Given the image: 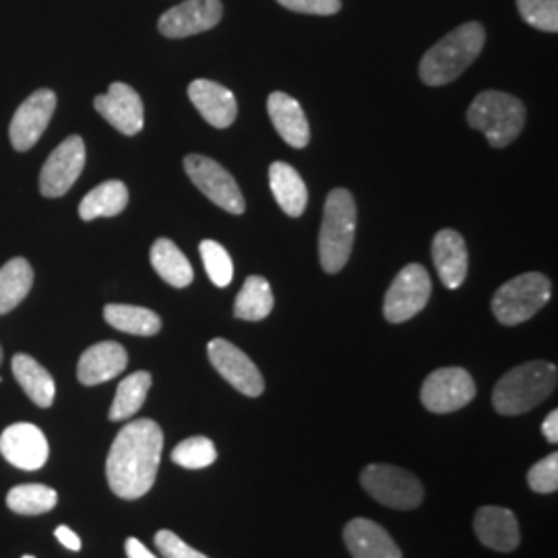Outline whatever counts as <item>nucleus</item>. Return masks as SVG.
Here are the masks:
<instances>
[{
	"label": "nucleus",
	"mask_w": 558,
	"mask_h": 558,
	"mask_svg": "<svg viewBox=\"0 0 558 558\" xmlns=\"http://www.w3.org/2000/svg\"><path fill=\"white\" fill-rule=\"evenodd\" d=\"M281 7L304 15H336L341 9V0H278Z\"/></svg>",
	"instance_id": "37"
},
{
	"label": "nucleus",
	"mask_w": 558,
	"mask_h": 558,
	"mask_svg": "<svg viewBox=\"0 0 558 558\" xmlns=\"http://www.w3.org/2000/svg\"><path fill=\"white\" fill-rule=\"evenodd\" d=\"M59 495L44 484H20L9 490L7 507L20 515H41L57 507Z\"/></svg>",
	"instance_id": "31"
},
{
	"label": "nucleus",
	"mask_w": 558,
	"mask_h": 558,
	"mask_svg": "<svg viewBox=\"0 0 558 558\" xmlns=\"http://www.w3.org/2000/svg\"><path fill=\"white\" fill-rule=\"evenodd\" d=\"M201 259L205 265V271L209 279L218 286L226 288L234 278V265L228 255V251L216 240H203L199 244Z\"/></svg>",
	"instance_id": "33"
},
{
	"label": "nucleus",
	"mask_w": 558,
	"mask_h": 558,
	"mask_svg": "<svg viewBox=\"0 0 558 558\" xmlns=\"http://www.w3.org/2000/svg\"><path fill=\"white\" fill-rule=\"evenodd\" d=\"M54 110H57V94L52 89L34 92L21 104L15 117L11 120V126H9L11 145L17 151H29L48 129L50 120L54 117Z\"/></svg>",
	"instance_id": "13"
},
{
	"label": "nucleus",
	"mask_w": 558,
	"mask_h": 558,
	"mask_svg": "<svg viewBox=\"0 0 558 558\" xmlns=\"http://www.w3.org/2000/svg\"><path fill=\"white\" fill-rule=\"evenodd\" d=\"M267 112L274 122L279 137L286 141L290 147L302 149L311 141L308 120L299 101L283 92H274L267 100Z\"/></svg>",
	"instance_id": "21"
},
{
	"label": "nucleus",
	"mask_w": 558,
	"mask_h": 558,
	"mask_svg": "<svg viewBox=\"0 0 558 558\" xmlns=\"http://www.w3.org/2000/svg\"><path fill=\"white\" fill-rule=\"evenodd\" d=\"M430 292H433L430 276L422 265L412 263L403 267L387 290L385 304H383L385 319L398 325L416 317L428 304Z\"/></svg>",
	"instance_id": "9"
},
{
	"label": "nucleus",
	"mask_w": 558,
	"mask_h": 558,
	"mask_svg": "<svg viewBox=\"0 0 558 558\" xmlns=\"http://www.w3.org/2000/svg\"><path fill=\"white\" fill-rule=\"evenodd\" d=\"M85 168V143L80 135H71L50 154L40 172V193L57 199L71 191Z\"/></svg>",
	"instance_id": "12"
},
{
	"label": "nucleus",
	"mask_w": 558,
	"mask_h": 558,
	"mask_svg": "<svg viewBox=\"0 0 558 558\" xmlns=\"http://www.w3.org/2000/svg\"><path fill=\"white\" fill-rule=\"evenodd\" d=\"M519 15L539 32H558V0H518Z\"/></svg>",
	"instance_id": "34"
},
{
	"label": "nucleus",
	"mask_w": 558,
	"mask_h": 558,
	"mask_svg": "<svg viewBox=\"0 0 558 558\" xmlns=\"http://www.w3.org/2000/svg\"><path fill=\"white\" fill-rule=\"evenodd\" d=\"M480 542L493 550L511 553L519 546V525L515 515L505 507H482L474 519Z\"/></svg>",
	"instance_id": "22"
},
{
	"label": "nucleus",
	"mask_w": 558,
	"mask_h": 558,
	"mask_svg": "<svg viewBox=\"0 0 558 558\" xmlns=\"http://www.w3.org/2000/svg\"><path fill=\"white\" fill-rule=\"evenodd\" d=\"M553 296L550 279L530 271L500 286L493 299V313L502 325H519L532 319Z\"/></svg>",
	"instance_id": "6"
},
{
	"label": "nucleus",
	"mask_w": 558,
	"mask_h": 558,
	"mask_svg": "<svg viewBox=\"0 0 558 558\" xmlns=\"http://www.w3.org/2000/svg\"><path fill=\"white\" fill-rule=\"evenodd\" d=\"M189 98L199 110L201 117L216 129H228L239 117V104L234 94L216 81H193L189 85Z\"/></svg>",
	"instance_id": "17"
},
{
	"label": "nucleus",
	"mask_w": 558,
	"mask_h": 558,
	"mask_svg": "<svg viewBox=\"0 0 558 558\" xmlns=\"http://www.w3.org/2000/svg\"><path fill=\"white\" fill-rule=\"evenodd\" d=\"M221 15L223 7L220 0H186L161 15L158 29L161 36L180 40L214 29L220 23Z\"/></svg>",
	"instance_id": "14"
},
{
	"label": "nucleus",
	"mask_w": 558,
	"mask_h": 558,
	"mask_svg": "<svg viewBox=\"0 0 558 558\" xmlns=\"http://www.w3.org/2000/svg\"><path fill=\"white\" fill-rule=\"evenodd\" d=\"M343 542L352 558H403L396 539L371 519H354L343 530Z\"/></svg>",
	"instance_id": "18"
},
{
	"label": "nucleus",
	"mask_w": 558,
	"mask_h": 558,
	"mask_svg": "<svg viewBox=\"0 0 558 558\" xmlns=\"http://www.w3.org/2000/svg\"><path fill=\"white\" fill-rule=\"evenodd\" d=\"M156 546L163 558H209L205 557L199 550L191 548L184 539L179 538L170 530H161L156 534Z\"/></svg>",
	"instance_id": "36"
},
{
	"label": "nucleus",
	"mask_w": 558,
	"mask_h": 558,
	"mask_svg": "<svg viewBox=\"0 0 558 558\" xmlns=\"http://www.w3.org/2000/svg\"><path fill=\"white\" fill-rule=\"evenodd\" d=\"M468 124L486 135L493 147H507L518 140L525 124L523 101L497 89H486L476 96L468 110Z\"/></svg>",
	"instance_id": "5"
},
{
	"label": "nucleus",
	"mask_w": 558,
	"mask_h": 558,
	"mask_svg": "<svg viewBox=\"0 0 558 558\" xmlns=\"http://www.w3.org/2000/svg\"><path fill=\"white\" fill-rule=\"evenodd\" d=\"M54 536L59 539L62 546H66L69 550H81V538L71 530V527H66V525H60L57 527V532H54Z\"/></svg>",
	"instance_id": "38"
},
{
	"label": "nucleus",
	"mask_w": 558,
	"mask_h": 558,
	"mask_svg": "<svg viewBox=\"0 0 558 558\" xmlns=\"http://www.w3.org/2000/svg\"><path fill=\"white\" fill-rule=\"evenodd\" d=\"M13 375L20 383L21 389L36 405L50 408L54 403V393H57L54 379L38 360L32 359L29 354H15L13 356Z\"/></svg>",
	"instance_id": "24"
},
{
	"label": "nucleus",
	"mask_w": 558,
	"mask_h": 558,
	"mask_svg": "<svg viewBox=\"0 0 558 558\" xmlns=\"http://www.w3.org/2000/svg\"><path fill=\"white\" fill-rule=\"evenodd\" d=\"M149 389H151V375L147 371L133 373L126 379L120 380L108 418L112 422L133 418L143 408Z\"/></svg>",
	"instance_id": "30"
},
{
	"label": "nucleus",
	"mask_w": 558,
	"mask_h": 558,
	"mask_svg": "<svg viewBox=\"0 0 558 558\" xmlns=\"http://www.w3.org/2000/svg\"><path fill=\"white\" fill-rule=\"evenodd\" d=\"M274 311V292L269 281L260 276H251L244 281L236 302H234V315L242 320L267 319Z\"/></svg>",
	"instance_id": "29"
},
{
	"label": "nucleus",
	"mask_w": 558,
	"mask_h": 558,
	"mask_svg": "<svg viewBox=\"0 0 558 558\" xmlns=\"http://www.w3.org/2000/svg\"><path fill=\"white\" fill-rule=\"evenodd\" d=\"M474 398H476V383L468 371L458 366L439 368L430 373L424 380L422 393H420L424 408L435 414L458 412Z\"/></svg>",
	"instance_id": "10"
},
{
	"label": "nucleus",
	"mask_w": 558,
	"mask_h": 558,
	"mask_svg": "<svg viewBox=\"0 0 558 558\" xmlns=\"http://www.w3.org/2000/svg\"><path fill=\"white\" fill-rule=\"evenodd\" d=\"M542 435L546 437V439L550 440L553 445H557L558 442V412L557 410H553L546 420H544V424H542Z\"/></svg>",
	"instance_id": "39"
},
{
	"label": "nucleus",
	"mask_w": 558,
	"mask_h": 558,
	"mask_svg": "<svg viewBox=\"0 0 558 558\" xmlns=\"http://www.w3.org/2000/svg\"><path fill=\"white\" fill-rule=\"evenodd\" d=\"M129 205V189L120 180L101 182L100 186L92 189L80 205V218L83 221H94L98 218H114L124 211Z\"/></svg>",
	"instance_id": "25"
},
{
	"label": "nucleus",
	"mask_w": 558,
	"mask_h": 558,
	"mask_svg": "<svg viewBox=\"0 0 558 558\" xmlns=\"http://www.w3.org/2000/svg\"><path fill=\"white\" fill-rule=\"evenodd\" d=\"M269 186L286 216L300 218L304 214L306 203H308V191H306V184L302 177L290 163H286V161L271 163Z\"/></svg>",
	"instance_id": "23"
},
{
	"label": "nucleus",
	"mask_w": 558,
	"mask_h": 558,
	"mask_svg": "<svg viewBox=\"0 0 558 558\" xmlns=\"http://www.w3.org/2000/svg\"><path fill=\"white\" fill-rule=\"evenodd\" d=\"M163 433L149 418L122 426L106 459V478L120 499L135 500L147 495L158 476Z\"/></svg>",
	"instance_id": "1"
},
{
	"label": "nucleus",
	"mask_w": 558,
	"mask_h": 558,
	"mask_svg": "<svg viewBox=\"0 0 558 558\" xmlns=\"http://www.w3.org/2000/svg\"><path fill=\"white\" fill-rule=\"evenodd\" d=\"M104 319L119 329L122 333L131 336H141V338H151L160 333L161 319L149 308L143 306H131V304H108L104 308Z\"/></svg>",
	"instance_id": "28"
},
{
	"label": "nucleus",
	"mask_w": 558,
	"mask_h": 558,
	"mask_svg": "<svg viewBox=\"0 0 558 558\" xmlns=\"http://www.w3.org/2000/svg\"><path fill=\"white\" fill-rule=\"evenodd\" d=\"M184 170L193 184L211 203H216L228 214H244L246 201L242 197L234 177L221 163L199 154H191L184 158Z\"/></svg>",
	"instance_id": "8"
},
{
	"label": "nucleus",
	"mask_w": 558,
	"mask_h": 558,
	"mask_svg": "<svg viewBox=\"0 0 558 558\" xmlns=\"http://www.w3.org/2000/svg\"><path fill=\"white\" fill-rule=\"evenodd\" d=\"M124 548H126V557L129 558H158L154 557V555L143 546V542H140L137 538L126 539Z\"/></svg>",
	"instance_id": "40"
},
{
	"label": "nucleus",
	"mask_w": 558,
	"mask_h": 558,
	"mask_svg": "<svg viewBox=\"0 0 558 558\" xmlns=\"http://www.w3.org/2000/svg\"><path fill=\"white\" fill-rule=\"evenodd\" d=\"M557 387V366L534 360L509 371L497 383L493 403L502 416H519L534 410Z\"/></svg>",
	"instance_id": "3"
},
{
	"label": "nucleus",
	"mask_w": 558,
	"mask_h": 558,
	"mask_svg": "<svg viewBox=\"0 0 558 558\" xmlns=\"http://www.w3.org/2000/svg\"><path fill=\"white\" fill-rule=\"evenodd\" d=\"M216 459H218V449L207 437H191L182 440L172 451V461L186 470H203L211 465Z\"/></svg>",
	"instance_id": "32"
},
{
	"label": "nucleus",
	"mask_w": 558,
	"mask_h": 558,
	"mask_svg": "<svg viewBox=\"0 0 558 558\" xmlns=\"http://www.w3.org/2000/svg\"><path fill=\"white\" fill-rule=\"evenodd\" d=\"M126 364H129V356L120 343L101 341L81 354L77 379L81 385L94 387L119 377L120 373L126 368Z\"/></svg>",
	"instance_id": "19"
},
{
	"label": "nucleus",
	"mask_w": 558,
	"mask_h": 558,
	"mask_svg": "<svg viewBox=\"0 0 558 558\" xmlns=\"http://www.w3.org/2000/svg\"><path fill=\"white\" fill-rule=\"evenodd\" d=\"M433 259L442 286L449 290H458L470 267L463 236L449 228L440 230L433 240Z\"/></svg>",
	"instance_id": "20"
},
{
	"label": "nucleus",
	"mask_w": 558,
	"mask_h": 558,
	"mask_svg": "<svg viewBox=\"0 0 558 558\" xmlns=\"http://www.w3.org/2000/svg\"><path fill=\"white\" fill-rule=\"evenodd\" d=\"M207 356L221 377L228 380L242 396L259 398L263 393L265 380H263L257 364L234 343H230L228 339H211L207 345Z\"/></svg>",
	"instance_id": "11"
},
{
	"label": "nucleus",
	"mask_w": 558,
	"mask_h": 558,
	"mask_svg": "<svg viewBox=\"0 0 558 558\" xmlns=\"http://www.w3.org/2000/svg\"><path fill=\"white\" fill-rule=\"evenodd\" d=\"M0 362H2V348H0Z\"/></svg>",
	"instance_id": "41"
},
{
	"label": "nucleus",
	"mask_w": 558,
	"mask_h": 558,
	"mask_svg": "<svg viewBox=\"0 0 558 558\" xmlns=\"http://www.w3.org/2000/svg\"><path fill=\"white\" fill-rule=\"evenodd\" d=\"M360 482L373 499L391 509H416L424 499L422 482L408 470L396 465L371 463L362 470Z\"/></svg>",
	"instance_id": "7"
},
{
	"label": "nucleus",
	"mask_w": 558,
	"mask_h": 558,
	"mask_svg": "<svg viewBox=\"0 0 558 558\" xmlns=\"http://www.w3.org/2000/svg\"><path fill=\"white\" fill-rule=\"evenodd\" d=\"M98 114L108 120L117 131L133 137L143 129V101L141 96L126 83H112L104 96L94 100Z\"/></svg>",
	"instance_id": "16"
},
{
	"label": "nucleus",
	"mask_w": 558,
	"mask_h": 558,
	"mask_svg": "<svg viewBox=\"0 0 558 558\" xmlns=\"http://www.w3.org/2000/svg\"><path fill=\"white\" fill-rule=\"evenodd\" d=\"M356 234V203L350 191L336 189L327 195L320 226L319 257L327 274H339L350 259Z\"/></svg>",
	"instance_id": "4"
},
{
	"label": "nucleus",
	"mask_w": 558,
	"mask_h": 558,
	"mask_svg": "<svg viewBox=\"0 0 558 558\" xmlns=\"http://www.w3.org/2000/svg\"><path fill=\"white\" fill-rule=\"evenodd\" d=\"M527 484L534 493L550 495L558 488V456L550 453L548 458L539 459L538 463L530 470Z\"/></svg>",
	"instance_id": "35"
},
{
	"label": "nucleus",
	"mask_w": 558,
	"mask_h": 558,
	"mask_svg": "<svg viewBox=\"0 0 558 558\" xmlns=\"http://www.w3.org/2000/svg\"><path fill=\"white\" fill-rule=\"evenodd\" d=\"M23 558H34V557H23Z\"/></svg>",
	"instance_id": "42"
},
{
	"label": "nucleus",
	"mask_w": 558,
	"mask_h": 558,
	"mask_svg": "<svg viewBox=\"0 0 558 558\" xmlns=\"http://www.w3.org/2000/svg\"><path fill=\"white\" fill-rule=\"evenodd\" d=\"M0 383H2V379H0Z\"/></svg>",
	"instance_id": "43"
},
{
	"label": "nucleus",
	"mask_w": 558,
	"mask_h": 558,
	"mask_svg": "<svg viewBox=\"0 0 558 558\" xmlns=\"http://www.w3.org/2000/svg\"><path fill=\"white\" fill-rule=\"evenodd\" d=\"M0 453L11 465L25 472H36L48 461L50 447L38 426L17 422L7 426L0 435Z\"/></svg>",
	"instance_id": "15"
},
{
	"label": "nucleus",
	"mask_w": 558,
	"mask_h": 558,
	"mask_svg": "<svg viewBox=\"0 0 558 558\" xmlns=\"http://www.w3.org/2000/svg\"><path fill=\"white\" fill-rule=\"evenodd\" d=\"M486 41V32L478 21L459 25L437 41L420 62V80L430 87H440L459 75L478 59Z\"/></svg>",
	"instance_id": "2"
},
{
	"label": "nucleus",
	"mask_w": 558,
	"mask_h": 558,
	"mask_svg": "<svg viewBox=\"0 0 558 558\" xmlns=\"http://www.w3.org/2000/svg\"><path fill=\"white\" fill-rule=\"evenodd\" d=\"M149 259H151L154 269L158 271V276L166 283H170L172 288H186L193 283V278H195L193 267L172 240H156L151 246Z\"/></svg>",
	"instance_id": "26"
},
{
	"label": "nucleus",
	"mask_w": 558,
	"mask_h": 558,
	"mask_svg": "<svg viewBox=\"0 0 558 558\" xmlns=\"http://www.w3.org/2000/svg\"><path fill=\"white\" fill-rule=\"evenodd\" d=\"M34 286V269L29 260L15 257L0 267V315L11 313L27 299Z\"/></svg>",
	"instance_id": "27"
}]
</instances>
